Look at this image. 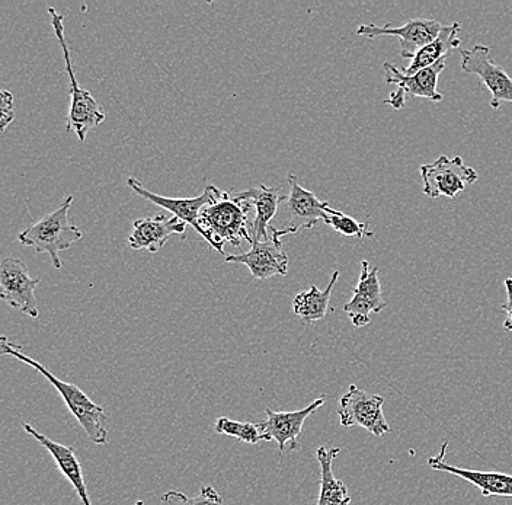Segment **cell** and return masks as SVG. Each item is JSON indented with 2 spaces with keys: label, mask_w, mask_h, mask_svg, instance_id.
Wrapping results in <instances>:
<instances>
[{
  "label": "cell",
  "mask_w": 512,
  "mask_h": 505,
  "mask_svg": "<svg viewBox=\"0 0 512 505\" xmlns=\"http://www.w3.org/2000/svg\"><path fill=\"white\" fill-rule=\"evenodd\" d=\"M254 206L238 194L220 193L216 201L204 207L200 213L201 236L211 248L224 255V244L252 245V220Z\"/></svg>",
  "instance_id": "obj_1"
},
{
  "label": "cell",
  "mask_w": 512,
  "mask_h": 505,
  "mask_svg": "<svg viewBox=\"0 0 512 505\" xmlns=\"http://www.w3.org/2000/svg\"><path fill=\"white\" fill-rule=\"evenodd\" d=\"M0 354L22 361V363L28 364L32 369L46 377L48 382L54 386V389L60 393L69 411L75 415L88 439L95 444L108 443L107 415H105L104 408L91 401L89 396L80 391L78 386L63 382L59 377L54 376L43 364L28 357L19 345L11 343L6 337L0 338Z\"/></svg>",
  "instance_id": "obj_2"
},
{
  "label": "cell",
  "mask_w": 512,
  "mask_h": 505,
  "mask_svg": "<svg viewBox=\"0 0 512 505\" xmlns=\"http://www.w3.org/2000/svg\"><path fill=\"white\" fill-rule=\"evenodd\" d=\"M72 203L73 197H67L62 207L47 214L40 222L34 223L18 236L22 245L31 246L37 254H48L56 270L62 268L59 252L69 249L83 236L78 226L69 222V210Z\"/></svg>",
  "instance_id": "obj_3"
},
{
  "label": "cell",
  "mask_w": 512,
  "mask_h": 505,
  "mask_svg": "<svg viewBox=\"0 0 512 505\" xmlns=\"http://www.w3.org/2000/svg\"><path fill=\"white\" fill-rule=\"evenodd\" d=\"M48 14L51 17L54 33L57 41L63 49L64 62H66V72L70 79V102L69 115H67V131H75L79 140L85 143L86 134L99 124L104 123L105 114L102 113L96 99L92 97L91 92L82 89L76 79L75 70L72 66V57L67 47L66 37H64V15L59 14L54 8H48Z\"/></svg>",
  "instance_id": "obj_4"
},
{
  "label": "cell",
  "mask_w": 512,
  "mask_h": 505,
  "mask_svg": "<svg viewBox=\"0 0 512 505\" xmlns=\"http://www.w3.org/2000/svg\"><path fill=\"white\" fill-rule=\"evenodd\" d=\"M422 177V193L434 198H450L454 200L469 185L479 180L476 169L470 168L460 156L447 158L441 155L437 161L424 163L419 168Z\"/></svg>",
  "instance_id": "obj_5"
},
{
  "label": "cell",
  "mask_w": 512,
  "mask_h": 505,
  "mask_svg": "<svg viewBox=\"0 0 512 505\" xmlns=\"http://www.w3.org/2000/svg\"><path fill=\"white\" fill-rule=\"evenodd\" d=\"M290 194L281 201L280 209L286 214L284 225L280 229L270 226L272 235L281 239V236L297 233L302 229H312L323 222L326 210L329 209L328 201H320L315 193L306 190L299 184L296 175H288Z\"/></svg>",
  "instance_id": "obj_6"
},
{
  "label": "cell",
  "mask_w": 512,
  "mask_h": 505,
  "mask_svg": "<svg viewBox=\"0 0 512 505\" xmlns=\"http://www.w3.org/2000/svg\"><path fill=\"white\" fill-rule=\"evenodd\" d=\"M383 405L382 395H370L358 386L351 385L339 399V423L345 428L361 427L374 437H382L392 430L384 417Z\"/></svg>",
  "instance_id": "obj_7"
},
{
  "label": "cell",
  "mask_w": 512,
  "mask_h": 505,
  "mask_svg": "<svg viewBox=\"0 0 512 505\" xmlns=\"http://www.w3.org/2000/svg\"><path fill=\"white\" fill-rule=\"evenodd\" d=\"M460 56L463 72L478 76L491 92L492 110H498L504 102L512 104V78L495 62L491 47L478 44L473 49L460 50Z\"/></svg>",
  "instance_id": "obj_8"
},
{
  "label": "cell",
  "mask_w": 512,
  "mask_h": 505,
  "mask_svg": "<svg viewBox=\"0 0 512 505\" xmlns=\"http://www.w3.org/2000/svg\"><path fill=\"white\" fill-rule=\"evenodd\" d=\"M40 283V278L30 277L27 265L18 258H5L0 265V297L3 302L34 319L40 316L35 297V289Z\"/></svg>",
  "instance_id": "obj_9"
},
{
  "label": "cell",
  "mask_w": 512,
  "mask_h": 505,
  "mask_svg": "<svg viewBox=\"0 0 512 505\" xmlns=\"http://www.w3.org/2000/svg\"><path fill=\"white\" fill-rule=\"evenodd\" d=\"M325 402L326 398L322 395L316 401H313L312 404L307 405L306 408L299 409V411L275 412L271 408L265 409L267 418L258 423L262 441H277L278 455L280 457L283 456L287 446L290 452L299 450V436L302 434L304 423H306L310 415L315 414L319 408H322Z\"/></svg>",
  "instance_id": "obj_10"
},
{
  "label": "cell",
  "mask_w": 512,
  "mask_h": 505,
  "mask_svg": "<svg viewBox=\"0 0 512 505\" xmlns=\"http://www.w3.org/2000/svg\"><path fill=\"white\" fill-rule=\"evenodd\" d=\"M444 25L437 19L414 18L409 19L402 27H392L387 24L379 27L376 24H363L357 28V34L366 38H377L382 35L399 38L400 56L411 59L416 51L432 43L443 31Z\"/></svg>",
  "instance_id": "obj_11"
},
{
  "label": "cell",
  "mask_w": 512,
  "mask_h": 505,
  "mask_svg": "<svg viewBox=\"0 0 512 505\" xmlns=\"http://www.w3.org/2000/svg\"><path fill=\"white\" fill-rule=\"evenodd\" d=\"M387 308L380 284L379 267L370 268L368 261H361V274L350 302L344 310L355 328L371 324V313H380Z\"/></svg>",
  "instance_id": "obj_12"
},
{
  "label": "cell",
  "mask_w": 512,
  "mask_h": 505,
  "mask_svg": "<svg viewBox=\"0 0 512 505\" xmlns=\"http://www.w3.org/2000/svg\"><path fill=\"white\" fill-rule=\"evenodd\" d=\"M127 185L134 193L139 194L140 197L146 198L150 203L168 210V212L178 217L179 220L192 226V229L200 236L201 228L198 219H200L201 210L208 206V204L216 201V198L222 193V190L214 187V185H207L206 190H204L201 196L194 198H171L152 193L136 178H128Z\"/></svg>",
  "instance_id": "obj_13"
},
{
  "label": "cell",
  "mask_w": 512,
  "mask_h": 505,
  "mask_svg": "<svg viewBox=\"0 0 512 505\" xmlns=\"http://www.w3.org/2000/svg\"><path fill=\"white\" fill-rule=\"evenodd\" d=\"M226 262L246 265L254 280H268L275 276H287L288 273L287 254L281 248V239L274 235L268 241L254 242L245 254L226 255Z\"/></svg>",
  "instance_id": "obj_14"
},
{
  "label": "cell",
  "mask_w": 512,
  "mask_h": 505,
  "mask_svg": "<svg viewBox=\"0 0 512 505\" xmlns=\"http://www.w3.org/2000/svg\"><path fill=\"white\" fill-rule=\"evenodd\" d=\"M448 443L441 444L440 453L428 459V466L432 471H440L450 473L457 476L469 484L475 485L480 489L483 497H504L512 498V475L501 472H482L472 471V469L459 468V466H451L446 462V453Z\"/></svg>",
  "instance_id": "obj_15"
},
{
  "label": "cell",
  "mask_w": 512,
  "mask_h": 505,
  "mask_svg": "<svg viewBox=\"0 0 512 505\" xmlns=\"http://www.w3.org/2000/svg\"><path fill=\"white\" fill-rule=\"evenodd\" d=\"M447 59L440 60L434 66L427 67L421 72L412 76L403 75L402 69L392 65V63H384V81L389 85H398L400 91L406 97L425 98L430 101H443V94L438 91V78L441 72L446 69Z\"/></svg>",
  "instance_id": "obj_16"
},
{
  "label": "cell",
  "mask_w": 512,
  "mask_h": 505,
  "mask_svg": "<svg viewBox=\"0 0 512 505\" xmlns=\"http://www.w3.org/2000/svg\"><path fill=\"white\" fill-rule=\"evenodd\" d=\"M187 223L179 220L178 217H168L166 214L146 217L133 223V233L128 238L130 248L147 249V251L156 254L172 235H184Z\"/></svg>",
  "instance_id": "obj_17"
},
{
  "label": "cell",
  "mask_w": 512,
  "mask_h": 505,
  "mask_svg": "<svg viewBox=\"0 0 512 505\" xmlns=\"http://www.w3.org/2000/svg\"><path fill=\"white\" fill-rule=\"evenodd\" d=\"M22 428H24L25 433L34 437L41 446L46 447L48 453L53 456L59 471L66 476L67 481H69L70 484L73 485V488H75V491L78 492L82 504L92 505L85 479H83L82 465H80L78 456H76L75 449L48 439V437L41 434L40 431L35 430L31 424L24 423L22 424Z\"/></svg>",
  "instance_id": "obj_18"
},
{
  "label": "cell",
  "mask_w": 512,
  "mask_h": 505,
  "mask_svg": "<svg viewBox=\"0 0 512 505\" xmlns=\"http://www.w3.org/2000/svg\"><path fill=\"white\" fill-rule=\"evenodd\" d=\"M243 200L251 201L254 206V222H252V244L259 241H268L272 238L270 230L271 220L277 216L280 210L281 191L275 187H267V185H259L249 190L238 193Z\"/></svg>",
  "instance_id": "obj_19"
},
{
  "label": "cell",
  "mask_w": 512,
  "mask_h": 505,
  "mask_svg": "<svg viewBox=\"0 0 512 505\" xmlns=\"http://www.w3.org/2000/svg\"><path fill=\"white\" fill-rule=\"evenodd\" d=\"M460 31H462L460 22L444 25L443 31L432 43L422 47L411 57V65L402 69L403 75H415L427 67L434 66L440 60L446 59L448 51L459 49L462 46V40L459 37Z\"/></svg>",
  "instance_id": "obj_20"
},
{
  "label": "cell",
  "mask_w": 512,
  "mask_h": 505,
  "mask_svg": "<svg viewBox=\"0 0 512 505\" xmlns=\"http://www.w3.org/2000/svg\"><path fill=\"white\" fill-rule=\"evenodd\" d=\"M341 453L339 447L322 446L316 450L320 465V492L318 505H351V495L347 485L334 475V460Z\"/></svg>",
  "instance_id": "obj_21"
},
{
  "label": "cell",
  "mask_w": 512,
  "mask_h": 505,
  "mask_svg": "<svg viewBox=\"0 0 512 505\" xmlns=\"http://www.w3.org/2000/svg\"><path fill=\"white\" fill-rule=\"evenodd\" d=\"M339 278V271H334L331 281L325 290H320L316 286L304 290L294 297L293 310L297 318L302 319L304 324L312 325L315 322L322 321L329 309V300H331L332 290H334L336 281Z\"/></svg>",
  "instance_id": "obj_22"
},
{
  "label": "cell",
  "mask_w": 512,
  "mask_h": 505,
  "mask_svg": "<svg viewBox=\"0 0 512 505\" xmlns=\"http://www.w3.org/2000/svg\"><path fill=\"white\" fill-rule=\"evenodd\" d=\"M323 223L331 226L335 232L341 233L344 236H351V238L354 236V238L363 239L373 238L374 236V232L370 229L368 223L358 222L354 217L347 216V214L331 209V207L326 210Z\"/></svg>",
  "instance_id": "obj_23"
},
{
  "label": "cell",
  "mask_w": 512,
  "mask_h": 505,
  "mask_svg": "<svg viewBox=\"0 0 512 505\" xmlns=\"http://www.w3.org/2000/svg\"><path fill=\"white\" fill-rule=\"evenodd\" d=\"M214 430H216V433L235 437L240 443L256 444L262 441L258 424L242 423V421L222 417L214 424Z\"/></svg>",
  "instance_id": "obj_24"
},
{
  "label": "cell",
  "mask_w": 512,
  "mask_h": 505,
  "mask_svg": "<svg viewBox=\"0 0 512 505\" xmlns=\"http://www.w3.org/2000/svg\"><path fill=\"white\" fill-rule=\"evenodd\" d=\"M166 505H223V498L213 487H203L198 497H187L179 491H168L162 495Z\"/></svg>",
  "instance_id": "obj_25"
},
{
  "label": "cell",
  "mask_w": 512,
  "mask_h": 505,
  "mask_svg": "<svg viewBox=\"0 0 512 505\" xmlns=\"http://www.w3.org/2000/svg\"><path fill=\"white\" fill-rule=\"evenodd\" d=\"M0 131L8 129L9 124L15 120L14 97L11 92L2 91V105H0Z\"/></svg>",
  "instance_id": "obj_26"
},
{
  "label": "cell",
  "mask_w": 512,
  "mask_h": 505,
  "mask_svg": "<svg viewBox=\"0 0 512 505\" xmlns=\"http://www.w3.org/2000/svg\"><path fill=\"white\" fill-rule=\"evenodd\" d=\"M505 290H507V302L501 306L502 312L507 313V319L504 322L505 331H512V278L505 280Z\"/></svg>",
  "instance_id": "obj_27"
},
{
  "label": "cell",
  "mask_w": 512,
  "mask_h": 505,
  "mask_svg": "<svg viewBox=\"0 0 512 505\" xmlns=\"http://www.w3.org/2000/svg\"><path fill=\"white\" fill-rule=\"evenodd\" d=\"M406 95L403 94L400 89L396 92H392V95H390L389 99H387L386 104L392 105L395 110H400V108L405 107L406 104Z\"/></svg>",
  "instance_id": "obj_28"
},
{
  "label": "cell",
  "mask_w": 512,
  "mask_h": 505,
  "mask_svg": "<svg viewBox=\"0 0 512 505\" xmlns=\"http://www.w3.org/2000/svg\"><path fill=\"white\" fill-rule=\"evenodd\" d=\"M136 505H144V501H142V500L137 501Z\"/></svg>",
  "instance_id": "obj_29"
}]
</instances>
